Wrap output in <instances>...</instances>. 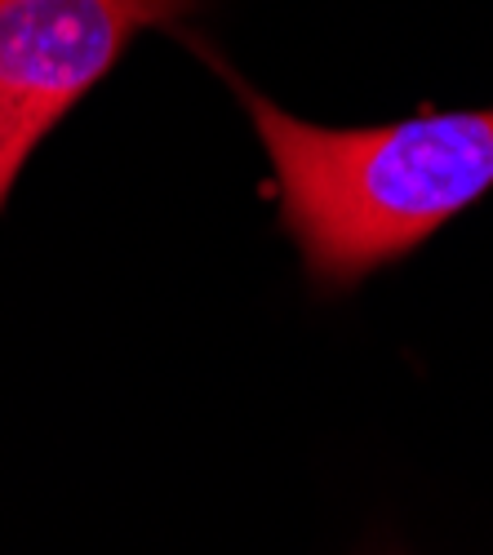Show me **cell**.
Segmentation results:
<instances>
[{
  "label": "cell",
  "instance_id": "6da1fadb",
  "mask_svg": "<svg viewBox=\"0 0 493 555\" xmlns=\"http://www.w3.org/2000/svg\"><path fill=\"white\" fill-rule=\"evenodd\" d=\"M222 76L267 147L281 227L316 294L355 289L493 192V107L329 129L289 116L228 67Z\"/></svg>",
  "mask_w": 493,
  "mask_h": 555
},
{
  "label": "cell",
  "instance_id": "7a4b0ae2",
  "mask_svg": "<svg viewBox=\"0 0 493 555\" xmlns=\"http://www.w3.org/2000/svg\"><path fill=\"white\" fill-rule=\"evenodd\" d=\"M200 0H0V209L31 152L120 59L139 27Z\"/></svg>",
  "mask_w": 493,
  "mask_h": 555
}]
</instances>
